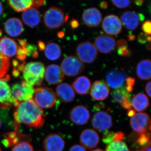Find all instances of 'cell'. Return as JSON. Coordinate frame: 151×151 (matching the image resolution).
I'll return each instance as SVG.
<instances>
[{"label": "cell", "instance_id": "obj_51", "mask_svg": "<svg viewBox=\"0 0 151 151\" xmlns=\"http://www.w3.org/2000/svg\"><path fill=\"white\" fill-rule=\"evenodd\" d=\"M13 75L14 77H18L20 75L19 72L18 70H17L16 68H14L13 71L12 72Z\"/></svg>", "mask_w": 151, "mask_h": 151}, {"label": "cell", "instance_id": "obj_34", "mask_svg": "<svg viewBox=\"0 0 151 151\" xmlns=\"http://www.w3.org/2000/svg\"><path fill=\"white\" fill-rule=\"evenodd\" d=\"M12 151H34L33 147L28 142L23 141L14 146Z\"/></svg>", "mask_w": 151, "mask_h": 151}, {"label": "cell", "instance_id": "obj_7", "mask_svg": "<svg viewBox=\"0 0 151 151\" xmlns=\"http://www.w3.org/2000/svg\"><path fill=\"white\" fill-rule=\"evenodd\" d=\"M130 124L134 134L137 135L151 132V119L146 113H136L130 119Z\"/></svg>", "mask_w": 151, "mask_h": 151}, {"label": "cell", "instance_id": "obj_39", "mask_svg": "<svg viewBox=\"0 0 151 151\" xmlns=\"http://www.w3.org/2000/svg\"><path fill=\"white\" fill-rule=\"evenodd\" d=\"M148 35L144 33L141 32L138 35V41L140 43L142 44H146L147 42Z\"/></svg>", "mask_w": 151, "mask_h": 151}, {"label": "cell", "instance_id": "obj_50", "mask_svg": "<svg viewBox=\"0 0 151 151\" xmlns=\"http://www.w3.org/2000/svg\"><path fill=\"white\" fill-rule=\"evenodd\" d=\"M136 112L133 109H131V110H129L128 112V116L130 117H133L134 115L136 114Z\"/></svg>", "mask_w": 151, "mask_h": 151}, {"label": "cell", "instance_id": "obj_6", "mask_svg": "<svg viewBox=\"0 0 151 151\" xmlns=\"http://www.w3.org/2000/svg\"><path fill=\"white\" fill-rule=\"evenodd\" d=\"M76 56L81 62L91 63L97 59L98 52L94 44L89 41L83 42L77 45Z\"/></svg>", "mask_w": 151, "mask_h": 151}, {"label": "cell", "instance_id": "obj_5", "mask_svg": "<svg viewBox=\"0 0 151 151\" xmlns=\"http://www.w3.org/2000/svg\"><path fill=\"white\" fill-rule=\"evenodd\" d=\"M43 19L45 26L50 29L59 28L65 22L63 12L55 7L50 8L45 12Z\"/></svg>", "mask_w": 151, "mask_h": 151}, {"label": "cell", "instance_id": "obj_57", "mask_svg": "<svg viewBox=\"0 0 151 151\" xmlns=\"http://www.w3.org/2000/svg\"><path fill=\"white\" fill-rule=\"evenodd\" d=\"M19 65V63L18 62V61H17L16 60H14L13 61V65H14V66H18Z\"/></svg>", "mask_w": 151, "mask_h": 151}, {"label": "cell", "instance_id": "obj_24", "mask_svg": "<svg viewBox=\"0 0 151 151\" xmlns=\"http://www.w3.org/2000/svg\"><path fill=\"white\" fill-rule=\"evenodd\" d=\"M4 29L8 35L12 37L20 35L24 31L22 23L19 19L11 18L5 23Z\"/></svg>", "mask_w": 151, "mask_h": 151}, {"label": "cell", "instance_id": "obj_4", "mask_svg": "<svg viewBox=\"0 0 151 151\" xmlns=\"http://www.w3.org/2000/svg\"><path fill=\"white\" fill-rule=\"evenodd\" d=\"M11 91L15 101V107L22 102L31 100L35 94V89L33 86L25 81L14 84Z\"/></svg>", "mask_w": 151, "mask_h": 151}, {"label": "cell", "instance_id": "obj_8", "mask_svg": "<svg viewBox=\"0 0 151 151\" xmlns=\"http://www.w3.org/2000/svg\"><path fill=\"white\" fill-rule=\"evenodd\" d=\"M85 67L84 63L77 57L70 55L63 60L60 68L65 75L75 76L82 73Z\"/></svg>", "mask_w": 151, "mask_h": 151}, {"label": "cell", "instance_id": "obj_55", "mask_svg": "<svg viewBox=\"0 0 151 151\" xmlns=\"http://www.w3.org/2000/svg\"><path fill=\"white\" fill-rule=\"evenodd\" d=\"M64 35H65V34H64V32H59L58 33V37L60 38H62L64 37Z\"/></svg>", "mask_w": 151, "mask_h": 151}, {"label": "cell", "instance_id": "obj_54", "mask_svg": "<svg viewBox=\"0 0 151 151\" xmlns=\"http://www.w3.org/2000/svg\"><path fill=\"white\" fill-rule=\"evenodd\" d=\"M4 10V7H3L2 3L0 1V16L2 14Z\"/></svg>", "mask_w": 151, "mask_h": 151}, {"label": "cell", "instance_id": "obj_17", "mask_svg": "<svg viewBox=\"0 0 151 151\" xmlns=\"http://www.w3.org/2000/svg\"><path fill=\"white\" fill-rule=\"evenodd\" d=\"M45 76L46 81L53 85L60 84L65 78L61 68L56 64H51L46 68Z\"/></svg>", "mask_w": 151, "mask_h": 151}, {"label": "cell", "instance_id": "obj_47", "mask_svg": "<svg viewBox=\"0 0 151 151\" xmlns=\"http://www.w3.org/2000/svg\"><path fill=\"white\" fill-rule=\"evenodd\" d=\"M39 47L40 50H45V45L42 41H39L38 42Z\"/></svg>", "mask_w": 151, "mask_h": 151}, {"label": "cell", "instance_id": "obj_46", "mask_svg": "<svg viewBox=\"0 0 151 151\" xmlns=\"http://www.w3.org/2000/svg\"><path fill=\"white\" fill-rule=\"evenodd\" d=\"M70 25L72 29H76L79 26L78 21L75 19H73L70 22Z\"/></svg>", "mask_w": 151, "mask_h": 151}, {"label": "cell", "instance_id": "obj_18", "mask_svg": "<svg viewBox=\"0 0 151 151\" xmlns=\"http://www.w3.org/2000/svg\"><path fill=\"white\" fill-rule=\"evenodd\" d=\"M110 88L108 84L103 80L94 81L90 89V95L94 100L103 101L108 97Z\"/></svg>", "mask_w": 151, "mask_h": 151}, {"label": "cell", "instance_id": "obj_60", "mask_svg": "<svg viewBox=\"0 0 151 151\" xmlns=\"http://www.w3.org/2000/svg\"><path fill=\"white\" fill-rule=\"evenodd\" d=\"M1 120H0V129H1Z\"/></svg>", "mask_w": 151, "mask_h": 151}, {"label": "cell", "instance_id": "obj_40", "mask_svg": "<svg viewBox=\"0 0 151 151\" xmlns=\"http://www.w3.org/2000/svg\"><path fill=\"white\" fill-rule=\"evenodd\" d=\"M46 2L45 1L42 0H38V1H33V4L32 8L36 9L39 8L41 6L45 5Z\"/></svg>", "mask_w": 151, "mask_h": 151}, {"label": "cell", "instance_id": "obj_62", "mask_svg": "<svg viewBox=\"0 0 151 151\" xmlns=\"http://www.w3.org/2000/svg\"><path fill=\"white\" fill-rule=\"evenodd\" d=\"M1 31H0V35H1Z\"/></svg>", "mask_w": 151, "mask_h": 151}, {"label": "cell", "instance_id": "obj_49", "mask_svg": "<svg viewBox=\"0 0 151 151\" xmlns=\"http://www.w3.org/2000/svg\"><path fill=\"white\" fill-rule=\"evenodd\" d=\"M137 151H151V145L142 149H138Z\"/></svg>", "mask_w": 151, "mask_h": 151}, {"label": "cell", "instance_id": "obj_19", "mask_svg": "<svg viewBox=\"0 0 151 151\" xmlns=\"http://www.w3.org/2000/svg\"><path fill=\"white\" fill-rule=\"evenodd\" d=\"M82 17L84 23L90 27H97L102 20V14L96 8L86 9L83 13Z\"/></svg>", "mask_w": 151, "mask_h": 151}, {"label": "cell", "instance_id": "obj_30", "mask_svg": "<svg viewBox=\"0 0 151 151\" xmlns=\"http://www.w3.org/2000/svg\"><path fill=\"white\" fill-rule=\"evenodd\" d=\"M45 54L48 59L57 60L61 56V48L58 44L50 42L45 46Z\"/></svg>", "mask_w": 151, "mask_h": 151}, {"label": "cell", "instance_id": "obj_26", "mask_svg": "<svg viewBox=\"0 0 151 151\" xmlns=\"http://www.w3.org/2000/svg\"><path fill=\"white\" fill-rule=\"evenodd\" d=\"M22 19L29 27H35L41 21L40 13L36 9L30 8L22 13Z\"/></svg>", "mask_w": 151, "mask_h": 151}, {"label": "cell", "instance_id": "obj_38", "mask_svg": "<svg viewBox=\"0 0 151 151\" xmlns=\"http://www.w3.org/2000/svg\"><path fill=\"white\" fill-rule=\"evenodd\" d=\"M118 53L119 55L124 57L129 56L131 55V52L128 48V46L118 48Z\"/></svg>", "mask_w": 151, "mask_h": 151}, {"label": "cell", "instance_id": "obj_33", "mask_svg": "<svg viewBox=\"0 0 151 151\" xmlns=\"http://www.w3.org/2000/svg\"><path fill=\"white\" fill-rule=\"evenodd\" d=\"M10 66L8 58L0 53V78H4L8 71Z\"/></svg>", "mask_w": 151, "mask_h": 151}, {"label": "cell", "instance_id": "obj_25", "mask_svg": "<svg viewBox=\"0 0 151 151\" xmlns=\"http://www.w3.org/2000/svg\"><path fill=\"white\" fill-rule=\"evenodd\" d=\"M4 138L2 141L3 145L6 147L15 146L23 141L29 142L30 138L27 135L22 134L19 131L6 133L4 135Z\"/></svg>", "mask_w": 151, "mask_h": 151}, {"label": "cell", "instance_id": "obj_32", "mask_svg": "<svg viewBox=\"0 0 151 151\" xmlns=\"http://www.w3.org/2000/svg\"><path fill=\"white\" fill-rule=\"evenodd\" d=\"M105 151H131L123 141H115L108 145Z\"/></svg>", "mask_w": 151, "mask_h": 151}, {"label": "cell", "instance_id": "obj_9", "mask_svg": "<svg viewBox=\"0 0 151 151\" xmlns=\"http://www.w3.org/2000/svg\"><path fill=\"white\" fill-rule=\"evenodd\" d=\"M10 79V76L0 78V108L7 109L15 107V101L12 94V91L7 81Z\"/></svg>", "mask_w": 151, "mask_h": 151}, {"label": "cell", "instance_id": "obj_56", "mask_svg": "<svg viewBox=\"0 0 151 151\" xmlns=\"http://www.w3.org/2000/svg\"><path fill=\"white\" fill-rule=\"evenodd\" d=\"M146 48H147V50H151V42H149V43L147 45Z\"/></svg>", "mask_w": 151, "mask_h": 151}, {"label": "cell", "instance_id": "obj_27", "mask_svg": "<svg viewBox=\"0 0 151 151\" xmlns=\"http://www.w3.org/2000/svg\"><path fill=\"white\" fill-rule=\"evenodd\" d=\"M72 87L77 94L85 95L89 93L91 89V81L87 76H81L72 82Z\"/></svg>", "mask_w": 151, "mask_h": 151}, {"label": "cell", "instance_id": "obj_15", "mask_svg": "<svg viewBox=\"0 0 151 151\" xmlns=\"http://www.w3.org/2000/svg\"><path fill=\"white\" fill-rule=\"evenodd\" d=\"M44 148L45 151H63L65 147V142L60 135L49 134L44 139Z\"/></svg>", "mask_w": 151, "mask_h": 151}, {"label": "cell", "instance_id": "obj_12", "mask_svg": "<svg viewBox=\"0 0 151 151\" xmlns=\"http://www.w3.org/2000/svg\"><path fill=\"white\" fill-rule=\"evenodd\" d=\"M102 27L103 30L108 35H116L122 31V24L119 17L111 14L104 18L102 22Z\"/></svg>", "mask_w": 151, "mask_h": 151}, {"label": "cell", "instance_id": "obj_45", "mask_svg": "<svg viewBox=\"0 0 151 151\" xmlns=\"http://www.w3.org/2000/svg\"><path fill=\"white\" fill-rule=\"evenodd\" d=\"M145 90L149 97H151V81H149L146 84Z\"/></svg>", "mask_w": 151, "mask_h": 151}, {"label": "cell", "instance_id": "obj_11", "mask_svg": "<svg viewBox=\"0 0 151 151\" xmlns=\"http://www.w3.org/2000/svg\"><path fill=\"white\" fill-rule=\"evenodd\" d=\"M69 118L73 124L78 126H83L89 122L90 119V112L84 105H76L70 110Z\"/></svg>", "mask_w": 151, "mask_h": 151}, {"label": "cell", "instance_id": "obj_1", "mask_svg": "<svg viewBox=\"0 0 151 151\" xmlns=\"http://www.w3.org/2000/svg\"><path fill=\"white\" fill-rule=\"evenodd\" d=\"M14 117L15 124L37 129L43 126L46 116L42 109L31 99L22 102L15 107Z\"/></svg>", "mask_w": 151, "mask_h": 151}, {"label": "cell", "instance_id": "obj_22", "mask_svg": "<svg viewBox=\"0 0 151 151\" xmlns=\"http://www.w3.org/2000/svg\"><path fill=\"white\" fill-rule=\"evenodd\" d=\"M112 96L114 100L119 103L122 108L128 111L132 109L130 100V94L126 89V86L115 89L112 92Z\"/></svg>", "mask_w": 151, "mask_h": 151}, {"label": "cell", "instance_id": "obj_59", "mask_svg": "<svg viewBox=\"0 0 151 151\" xmlns=\"http://www.w3.org/2000/svg\"><path fill=\"white\" fill-rule=\"evenodd\" d=\"M149 12L150 14L151 15V3L148 6Z\"/></svg>", "mask_w": 151, "mask_h": 151}, {"label": "cell", "instance_id": "obj_43", "mask_svg": "<svg viewBox=\"0 0 151 151\" xmlns=\"http://www.w3.org/2000/svg\"><path fill=\"white\" fill-rule=\"evenodd\" d=\"M135 79L132 77H127L125 80L126 84L127 86H130L133 87L134 86L135 84Z\"/></svg>", "mask_w": 151, "mask_h": 151}, {"label": "cell", "instance_id": "obj_14", "mask_svg": "<svg viewBox=\"0 0 151 151\" xmlns=\"http://www.w3.org/2000/svg\"><path fill=\"white\" fill-rule=\"evenodd\" d=\"M116 45L115 38L105 34L97 36L94 42V45L97 49L103 54H108L113 51Z\"/></svg>", "mask_w": 151, "mask_h": 151}, {"label": "cell", "instance_id": "obj_42", "mask_svg": "<svg viewBox=\"0 0 151 151\" xmlns=\"http://www.w3.org/2000/svg\"><path fill=\"white\" fill-rule=\"evenodd\" d=\"M69 151H86L85 148L80 145H75L71 147Z\"/></svg>", "mask_w": 151, "mask_h": 151}, {"label": "cell", "instance_id": "obj_52", "mask_svg": "<svg viewBox=\"0 0 151 151\" xmlns=\"http://www.w3.org/2000/svg\"><path fill=\"white\" fill-rule=\"evenodd\" d=\"M144 2H145V1H142V0H140V1H139V0L138 1L137 0V1H135L134 2L137 6H141L142 5Z\"/></svg>", "mask_w": 151, "mask_h": 151}, {"label": "cell", "instance_id": "obj_23", "mask_svg": "<svg viewBox=\"0 0 151 151\" xmlns=\"http://www.w3.org/2000/svg\"><path fill=\"white\" fill-rule=\"evenodd\" d=\"M17 44L12 39L4 37L0 40V53L6 57L15 56L17 52Z\"/></svg>", "mask_w": 151, "mask_h": 151}, {"label": "cell", "instance_id": "obj_44", "mask_svg": "<svg viewBox=\"0 0 151 151\" xmlns=\"http://www.w3.org/2000/svg\"><path fill=\"white\" fill-rule=\"evenodd\" d=\"M116 45H117V47L118 49L124 47L128 46V43L127 41L123 39H121L118 40Z\"/></svg>", "mask_w": 151, "mask_h": 151}, {"label": "cell", "instance_id": "obj_48", "mask_svg": "<svg viewBox=\"0 0 151 151\" xmlns=\"http://www.w3.org/2000/svg\"><path fill=\"white\" fill-rule=\"evenodd\" d=\"M100 6L101 8L105 9L108 8V4L105 1L101 2L100 4Z\"/></svg>", "mask_w": 151, "mask_h": 151}, {"label": "cell", "instance_id": "obj_28", "mask_svg": "<svg viewBox=\"0 0 151 151\" xmlns=\"http://www.w3.org/2000/svg\"><path fill=\"white\" fill-rule=\"evenodd\" d=\"M136 73L138 77L142 80L151 79V60L144 59L138 63Z\"/></svg>", "mask_w": 151, "mask_h": 151}, {"label": "cell", "instance_id": "obj_16", "mask_svg": "<svg viewBox=\"0 0 151 151\" xmlns=\"http://www.w3.org/2000/svg\"><path fill=\"white\" fill-rule=\"evenodd\" d=\"M127 75L124 71L118 69H113L108 71L106 74L107 84L109 86L115 89L124 86Z\"/></svg>", "mask_w": 151, "mask_h": 151}, {"label": "cell", "instance_id": "obj_37", "mask_svg": "<svg viewBox=\"0 0 151 151\" xmlns=\"http://www.w3.org/2000/svg\"><path fill=\"white\" fill-rule=\"evenodd\" d=\"M142 29L147 35L151 36V21L147 20L142 24Z\"/></svg>", "mask_w": 151, "mask_h": 151}, {"label": "cell", "instance_id": "obj_31", "mask_svg": "<svg viewBox=\"0 0 151 151\" xmlns=\"http://www.w3.org/2000/svg\"><path fill=\"white\" fill-rule=\"evenodd\" d=\"M9 6L17 12H24L32 6V0H14L7 1Z\"/></svg>", "mask_w": 151, "mask_h": 151}, {"label": "cell", "instance_id": "obj_61", "mask_svg": "<svg viewBox=\"0 0 151 151\" xmlns=\"http://www.w3.org/2000/svg\"><path fill=\"white\" fill-rule=\"evenodd\" d=\"M0 151H1V147H0Z\"/></svg>", "mask_w": 151, "mask_h": 151}, {"label": "cell", "instance_id": "obj_53", "mask_svg": "<svg viewBox=\"0 0 151 151\" xmlns=\"http://www.w3.org/2000/svg\"><path fill=\"white\" fill-rule=\"evenodd\" d=\"M127 37H128V39L129 41H133L135 39V37H136V36H135V35H133L132 34H129V35L127 36Z\"/></svg>", "mask_w": 151, "mask_h": 151}, {"label": "cell", "instance_id": "obj_35", "mask_svg": "<svg viewBox=\"0 0 151 151\" xmlns=\"http://www.w3.org/2000/svg\"><path fill=\"white\" fill-rule=\"evenodd\" d=\"M115 133L112 131H107L104 132L102 139L103 142L108 145L114 142Z\"/></svg>", "mask_w": 151, "mask_h": 151}, {"label": "cell", "instance_id": "obj_58", "mask_svg": "<svg viewBox=\"0 0 151 151\" xmlns=\"http://www.w3.org/2000/svg\"><path fill=\"white\" fill-rule=\"evenodd\" d=\"M104 151L103 150L101 149L97 148L95 149V150H92V151Z\"/></svg>", "mask_w": 151, "mask_h": 151}, {"label": "cell", "instance_id": "obj_10", "mask_svg": "<svg viewBox=\"0 0 151 151\" xmlns=\"http://www.w3.org/2000/svg\"><path fill=\"white\" fill-rule=\"evenodd\" d=\"M92 125L94 129L99 132L108 131L113 126L112 116L106 111H98L92 117Z\"/></svg>", "mask_w": 151, "mask_h": 151}, {"label": "cell", "instance_id": "obj_21", "mask_svg": "<svg viewBox=\"0 0 151 151\" xmlns=\"http://www.w3.org/2000/svg\"><path fill=\"white\" fill-rule=\"evenodd\" d=\"M121 19L122 25L129 30L136 29L141 21L139 14L130 11H127L122 14Z\"/></svg>", "mask_w": 151, "mask_h": 151}, {"label": "cell", "instance_id": "obj_41", "mask_svg": "<svg viewBox=\"0 0 151 151\" xmlns=\"http://www.w3.org/2000/svg\"><path fill=\"white\" fill-rule=\"evenodd\" d=\"M125 138V134L123 132H119L115 133L114 142L115 141H123Z\"/></svg>", "mask_w": 151, "mask_h": 151}, {"label": "cell", "instance_id": "obj_36", "mask_svg": "<svg viewBox=\"0 0 151 151\" xmlns=\"http://www.w3.org/2000/svg\"><path fill=\"white\" fill-rule=\"evenodd\" d=\"M111 2L116 7L124 9L128 7L131 4L130 1H111Z\"/></svg>", "mask_w": 151, "mask_h": 151}, {"label": "cell", "instance_id": "obj_3", "mask_svg": "<svg viewBox=\"0 0 151 151\" xmlns=\"http://www.w3.org/2000/svg\"><path fill=\"white\" fill-rule=\"evenodd\" d=\"M34 101L41 108L49 109L54 107L57 101L55 92L48 87H38L35 89Z\"/></svg>", "mask_w": 151, "mask_h": 151}, {"label": "cell", "instance_id": "obj_2", "mask_svg": "<svg viewBox=\"0 0 151 151\" xmlns=\"http://www.w3.org/2000/svg\"><path fill=\"white\" fill-rule=\"evenodd\" d=\"M43 63L40 62H30L24 65L23 76L25 81L32 86L41 85L45 73Z\"/></svg>", "mask_w": 151, "mask_h": 151}, {"label": "cell", "instance_id": "obj_29", "mask_svg": "<svg viewBox=\"0 0 151 151\" xmlns=\"http://www.w3.org/2000/svg\"><path fill=\"white\" fill-rule=\"evenodd\" d=\"M131 103L134 110L139 113L145 111L150 105L148 98L147 95L141 92L136 94L132 98Z\"/></svg>", "mask_w": 151, "mask_h": 151}, {"label": "cell", "instance_id": "obj_20", "mask_svg": "<svg viewBox=\"0 0 151 151\" xmlns=\"http://www.w3.org/2000/svg\"><path fill=\"white\" fill-rule=\"evenodd\" d=\"M56 95L63 103H70L75 99V91L70 84L66 83H60L56 88Z\"/></svg>", "mask_w": 151, "mask_h": 151}, {"label": "cell", "instance_id": "obj_13", "mask_svg": "<svg viewBox=\"0 0 151 151\" xmlns=\"http://www.w3.org/2000/svg\"><path fill=\"white\" fill-rule=\"evenodd\" d=\"M79 141L81 146L85 148L92 150L99 145L100 138L95 130L88 128L81 132L79 136Z\"/></svg>", "mask_w": 151, "mask_h": 151}]
</instances>
